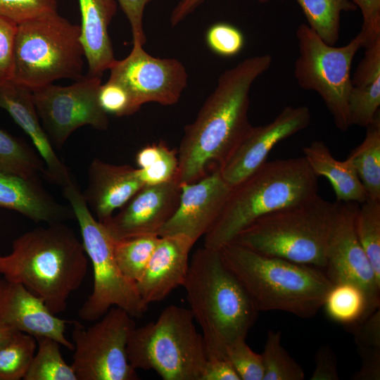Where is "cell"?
<instances>
[{
    "mask_svg": "<svg viewBox=\"0 0 380 380\" xmlns=\"http://www.w3.org/2000/svg\"><path fill=\"white\" fill-rule=\"evenodd\" d=\"M152 0H115L126 15L131 27L132 44H145L143 15L146 5Z\"/></svg>",
    "mask_w": 380,
    "mask_h": 380,
    "instance_id": "7bdbcfd3",
    "label": "cell"
},
{
    "mask_svg": "<svg viewBox=\"0 0 380 380\" xmlns=\"http://www.w3.org/2000/svg\"><path fill=\"white\" fill-rule=\"evenodd\" d=\"M145 184L137 168L114 165L95 158L88 169V184L83 197L103 222L123 207Z\"/></svg>",
    "mask_w": 380,
    "mask_h": 380,
    "instance_id": "44dd1931",
    "label": "cell"
},
{
    "mask_svg": "<svg viewBox=\"0 0 380 380\" xmlns=\"http://www.w3.org/2000/svg\"><path fill=\"white\" fill-rule=\"evenodd\" d=\"M361 357L360 367L375 370L380 367V310L376 309L351 326Z\"/></svg>",
    "mask_w": 380,
    "mask_h": 380,
    "instance_id": "d590c367",
    "label": "cell"
},
{
    "mask_svg": "<svg viewBox=\"0 0 380 380\" xmlns=\"http://www.w3.org/2000/svg\"><path fill=\"white\" fill-rule=\"evenodd\" d=\"M77 219L87 256L93 268L91 293L79 310L88 322L100 319L111 307L120 308L134 318L141 317L148 306L141 299L136 282L121 271L114 253V239L104 225L94 218L75 180L63 187Z\"/></svg>",
    "mask_w": 380,
    "mask_h": 380,
    "instance_id": "9c48e42d",
    "label": "cell"
},
{
    "mask_svg": "<svg viewBox=\"0 0 380 380\" xmlns=\"http://www.w3.org/2000/svg\"><path fill=\"white\" fill-rule=\"evenodd\" d=\"M317 178L303 156L266 161L232 186L203 246L218 250L256 219L313 198Z\"/></svg>",
    "mask_w": 380,
    "mask_h": 380,
    "instance_id": "5b68a950",
    "label": "cell"
},
{
    "mask_svg": "<svg viewBox=\"0 0 380 380\" xmlns=\"http://www.w3.org/2000/svg\"><path fill=\"white\" fill-rule=\"evenodd\" d=\"M44 161L25 142L0 129V172L37 179Z\"/></svg>",
    "mask_w": 380,
    "mask_h": 380,
    "instance_id": "f1b7e54d",
    "label": "cell"
},
{
    "mask_svg": "<svg viewBox=\"0 0 380 380\" xmlns=\"http://www.w3.org/2000/svg\"><path fill=\"white\" fill-rule=\"evenodd\" d=\"M323 306L334 321L353 326L372 312L364 291L350 283H336L326 295Z\"/></svg>",
    "mask_w": 380,
    "mask_h": 380,
    "instance_id": "83f0119b",
    "label": "cell"
},
{
    "mask_svg": "<svg viewBox=\"0 0 380 380\" xmlns=\"http://www.w3.org/2000/svg\"><path fill=\"white\" fill-rule=\"evenodd\" d=\"M108 70V80L127 90L138 110L149 102L175 105L187 85V71L180 61L154 57L139 44H133L129 55L115 60Z\"/></svg>",
    "mask_w": 380,
    "mask_h": 380,
    "instance_id": "4fadbf2b",
    "label": "cell"
},
{
    "mask_svg": "<svg viewBox=\"0 0 380 380\" xmlns=\"http://www.w3.org/2000/svg\"><path fill=\"white\" fill-rule=\"evenodd\" d=\"M226 357L240 380H262L264 375L261 354L254 352L246 339L239 340L226 348Z\"/></svg>",
    "mask_w": 380,
    "mask_h": 380,
    "instance_id": "8d00e7d4",
    "label": "cell"
},
{
    "mask_svg": "<svg viewBox=\"0 0 380 380\" xmlns=\"http://www.w3.org/2000/svg\"><path fill=\"white\" fill-rule=\"evenodd\" d=\"M182 287L201 329L208 359L225 357L226 348L246 339L257 319L259 311L251 297L219 250L205 246L193 254Z\"/></svg>",
    "mask_w": 380,
    "mask_h": 380,
    "instance_id": "3957f363",
    "label": "cell"
},
{
    "mask_svg": "<svg viewBox=\"0 0 380 380\" xmlns=\"http://www.w3.org/2000/svg\"><path fill=\"white\" fill-rule=\"evenodd\" d=\"M315 369L311 380H338V361L329 345L322 346L315 356Z\"/></svg>",
    "mask_w": 380,
    "mask_h": 380,
    "instance_id": "ee69618b",
    "label": "cell"
},
{
    "mask_svg": "<svg viewBox=\"0 0 380 380\" xmlns=\"http://www.w3.org/2000/svg\"><path fill=\"white\" fill-rule=\"evenodd\" d=\"M82 16L80 42L88 75L101 77L114 58L108 25L116 13L115 0H79Z\"/></svg>",
    "mask_w": 380,
    "mask_h": 380,
    "instance_id": "603a6c76",
    "label": "cell"
},
{
    "mask_svg": "<svg viewBox=\"0 0 380 380\" xmlns=\"http://www.w3.org/2000/svg\"><path fill=\"white\" fill-rule=\"evenodd\" d=\"M232 187L219 169L195 182L181 184L179 205L158 236L182 234L196 242L215 222Z\"/></svg>",
    "mask_w": 380,
    "mask_h": 380,
    "instance_id": "e0dca14e",
    "label": "cell"
},
{
    "mask_svg": "<svg viewBox=\"0 0 380 380\" xmlns=\"http://www.w3.org/2000/svg\"><path fill=\"white\" fill-rule=\"evenodd\" d=\"M181 184L177 175L154 185L144 186L115 215L101 222L114 240L156 235L174 215Z\"/></svg>",
    "mask_w": 380,
    "mask_h": 380,
    "instance_id": "2e32d148",
    "label": "cell"
},
{
    "mask_svg": "<svg viewBox=\"0 0 380 380\" xmlns=\"http://www.w3.org/2000/svg\"><path fill=\"white\" fill-rule=\"evenodd\" d=\"M338 205L317 194L256 219L232 241L264 255L324 269Z\"/></svg>",
    "mask_w": 380,
    "mask_h": 380,
    "instance_id": "8992f818",
    "label": "cell"
},
{
    "mask_svg": "<svg viewBox=\"0 0 380 380\" xmlns=\"http://www.w3.org/2000/svg\"><path fill=\"white\" fill-rule=\"evenodd\" d=\"M347 160L354 167L368 199L380 201V114L366 127V134Z\"/></svg>",
    "mask_w": 380,
    "mask_h": 380,
    "instance_id": "484cf974",
    "label": "cell"
},
{
    "mask_svg": "<svg viewBox=\"0 0 380 380\" xmlns=\"http://www.w3.org/2000/svg\"><path fill=\"white\" fill-rule=\"evenodd\" d=\"M87 267L82 242L62 222L23 234L13 241L10 253L0 255L3 278L23 284L54 315L66 310Z\"/></svg>",
    "mask_w": 380,
    "mask_h": 380,
    "instance_id": "7a4b0ae2",
    "label": "cell"
},
{
    "mask_svg": "<svg viewBox=\"0 0 380 380\" xmlns=\"http://www.w3.org/2000/svg\"><path fill=\"white\" fill-rule=\"evenodd\" d=\"M205 0H179L173 8L170 18L172 27H175L183 21L193 13ZM260 3H266L272 0H258Z\"/></svg>",
    "mask_w": 380,
    "mask_h": 380,
    "instance_id": "bcb514c9",
    "label": "cell"
},
{
    "mask_svg": "<svg viewBox=\"0 0 380 380\" xmlns=\"http://www.w3.org/2000/svg\"><path fill=\"white\" fill-rule=\"evenodd\" d=\"M244 36L236 27L226 23L212 25L205 34L208 47L223 57L237 55L244 45Z\"/></svg>",
    "mask_w": 380,
    "mask_h": 380,
    "instance_id": "74e56055",
    "label": "cell"
},
{
    "mask_svg": "<svg viewBox=\"0 0 380 380\" xmlns=\"http://www.w3.org/2000/svg\"><path fill=\"white\" fill-rule=\"evenodd\" d=\"M99 100L101 108L108 115L122 117L139 110L127 90L119 83L110 80L101 85Z\"/></svg>",
    "mask_w": 380,
    "mask_h": 380,
    "instance_id": "ab89813d",
    "label": "cell"
},
{
    "mask_svg": "<svg viewBox=\"0 0 380 380\" xmlns=\"http://www.w3.org/2000/svg\"><path fill=\"white\" fill-rule=\"evenodd\" d=\"M308 107L286 106L270 122L252 126L241 143L219 169L224 179L234 186L267 161L272 148L281 141L309 126Z\"/></svg>",
    "mask_w": 380,
    "mask_h": 380,
    "instance_id": "9a60e30c",
    "label": "cell"
},
{
    "mask_svg": "<svg viewBox=\"0 0 380 380\" xmlns=\"http://www.w3.org/2000/svg\"><path fill=\"white\" fill-rule=\"evenodd\" d=\"M218 250L259 312L279 310L312 317L323 307L333 285L316 267L264 255L232 241Z\"/></svg>",
    "mask_w": 380,
    "mask_h": 380,
    "instance_id": "277c9868",
    "label": "cell"
},
{
    "mask_svg": "<svg viewBox=\"0 0 380 380\" xmlns=\"http://www.w3.org/2000/svg\"><path fill=\"white\" fill-rule=\"evenodd\" d=\"M158 239L159 236L148 235L114 240L115 259L128 279L135 282L139 279Z\"/></svg>",
    "mask_w": 380,
    "mask_h": 380,
    "instance_id": "836d02e7",
    "label": "cell"
},
{
    "mask_svg": "<svg viewBox=\"0 0 380 380\" xmlns=\"http://www.w3.org/2000/svg\"><path fill=\"white\" fill-rule=\"evenodd\" d=\"M0 108L7 111L31 139L44 161L45 175L49 179L62 188L74 180L40 123L30 89L12 81L0 84Z\"/></svg>",
    "mask_w": 380,
    "mask_h": 380,
    "instance_id": "ffe728a7",
    "label": "cell"
},
{
    "mask_svg": "<svg viewBox=\"0 0 380 380\" xmlns=\"http://www.w3.org/2000/svg\"><path fill=\"white\" fill-rule=\"evenodd\" d=\"M34 353L24 380H77L71 365L63 358L61 344L49 337H37Z\"/></svg>",
    "mask_w": 380,
    "mask_h": 380,
    "instance_id": "f546056e",
    "label": "cell"
},
{
    "mask_svg": "<svg viewBox=\"0 0 380 380\" xmlns=\"http://www.w3.org/2000/svg\"><path fill=\"white\" fill-rule=\"evenodd\" d=\"M196 243L182 234L159 236L158 241L139 279V295L148 305L164 300L182 286L189 267V253Z\"/></svg>",
    "mask_w": 380,
    "mask_h": 380,
    "instance_id": "d6986e66",
    "label": "cell"
},
{
    "mask_svg": "<svg viewBox=\"0 0 380 380\" xmlns=\"http://www.w3.org/2000/svg\"><path fill=\"white\" fill-rule=\"evenodd\" d=\"M355 228L357 239L380 280V201L367 199L358 206Z\"/></svg>",
    "mask_w": 380,
    "mask_h": 380,
    "instance_id": "e575fe53",
    "label": "cell"
},
{
    "mask_svg": "<svg viewBox=\"0 0 380 380\" xmlns=\"http://www.w3.org/2000/svg\"><path fill=\"white\" fill-rule=\"evenodd\" d=\"M299 54L294 76L303 89L315 91L323 100L336 127L346 131L351 126L348 99L351 88V67L356 53L363 47L359 32L347 44L336 47L322 41L306 24L296 30Z\"/></svg>",
    "mask_w": 380,
    "mask_h": 380,
    "instance_id": "30bf717a",
    "label": "cell"
},
{
    "mask_svg": "<svg viewBox=\"0 0 380 380\" xmlns=\"http://www.w3.org/2000/svg\"><path fill=\"white\" fill-rule=\"evenodd\" d=\"M380 38L365 47L364 56L351 77L348 99L350 125L366 127L379 114Z\"/></svg>",
    "mask_w": 380,
    "mask_h": 380,
    "instance_id": "cb8c5ba5",
    "label": "cell"
},
{
    "mask_svg": "<svg viewBox=\"0 0 380 380\" xmlns=\"http://www.w3.org/2000/svg\"><path fill=\"white\" fill-rule=\"evenodd\" d=\"M362 15V26L360 32L366 47L380 38V0H351Z\"/></svg>",
    "mask_w": 380,
    "mask_h": 380,
    "instance_id": "b9f144b4",
    "label": "cell"
},
{
    "mask_svg": "<svg viewBox=\"0 0 380 380\" xmlns=\"http://www.w3.org/2000/svg\"><path fill=\"white\" fill-rule=\"evenodd\" d=\"M272 62L268 53L249 57L220 75L196 119L184 127L177 152L180 184L195 182L228 160L252 127V85Z\"/></svg>",
    "mask_w": 380,
    "mask_h": 380,
    "instance_id": "6da1fadb",
    "label": "cell"
},
{
    "mask_svg": "<svg viewBox=\"0 0 380 380\" xmlns=\"http://www.w3.org/2000/svg\"><path fill=\"white\" fill-rule=\"evenodd\" d=\"M138 175L145 185L167 182L177 175V153L163 142L146 145L136 155Z\"/></svg>",
    "mask_w": 380,
    "mask_h": 380,
    "instance_id": "4dcf8cb0",
    "label": "cell"
},
{
    "mask_svg": "<svg viewBox=\"0 0 380 380\" xmlns=\"http://www.w3.org/2000/svg\"><path fill=\"white\" fill-rule=\"evenodd\" d=\"M56 0H0V15L18 25L56 11Z\"/></svg>",
    "mask_w": 380,
    "mask_h": 380,
    "instance_id": "f35d334b",
    "label": "cell"
},
{
    "mask_svg": "<svg viewBox=\"0 0 380 380\" xmlns=\"http://www.w3.org/2000/svg\"><path fill=\"white\" fill-rule=\"evenodd\" d=\"M358 206L355 202H339L328 240L324 269L333 284L346 282L360 287L372 312L380 305V280L356 234L355 217Z\"/></svg>",
    "mask_w": 380,
    "mask_h": 380,
    "instance_id": "5bb4252c",
    "label": "cell"
},
{
    "mask_svg": "<svg viewBox=\"0 0 380 380\" xmlns=\"http://www.w3.org/2000/svg\"><path fill=\"white\" fill-rule=\"evenodd\" d=\"M80 26L57 11L18 25L11 81L31 91L56 80L82 77Z\"/></svg>",
    "mask_w": 380,
    "mask_h": 380,
    "instance_id": "ba28073f",
    "label": "cell"
},
{
    "mask_svg": "<svg viewBox=\"0 0 380 380\" xmlns=\"http://www.w3.org/2000/svg\"><path fill=\"white\" fill-rule=\"evenodd\" d=\"M101 85L100 77L87 75L69 86L50 84L32 91L39 118L53 146L61 148L80 127L108 128V114L99 100Z\"/></svg>",
    "mask_w": 380,
    "mask_h": 380,
    "instance_id": "7c38bea8",
    "label": "cell"
},
{
    "mask_svg": "<svg viewBox=\"0 0 380 380\" xmlns=\"http://www.w3.org/2000/svg\"><path fill=\"white\" fill-rule=\"evenodd\" d=\"M68 322L53 314L41 298L23 284L0 279L1 324L34 338H51L73 350V343L65 336Z\"/></svg>",
    "mask_w": 380,
    "mask_h": 380,
    "instance_id": "ac0fdd59",
    "label": "cell"
},
{
    "mask_svg": "<svg viewBox=\"0 0 380 380\" xmlns=\"http://www.w3.org/2000/svg\"><path fill=\"white\" fill-rule=\"evenodd\" d=\"M264 375L262 380H303L305 372L281 344V332H267L261 354Z\"/></svg>",
    "mask_w": 380,
    "mask_h": 380,
    "instance_id": "d6a6232c",
    "label": "cell"
},
{
    "mask_svg": "<svg viewBox=\"0 0 380 380\" xmlns=\"http://www.w3.org/2000/svg\"><path fill=\"white\" fill-rule=\"evenodd\" d=\"M201 380H240L227 357L208 359Z\"/></svg>",
    "mask_w": 380,
    "mask_h": 380,
    "instance_id": "f6af8a7d",
    "label": "cell"
},
{
    "mask_svg": "<svg viewBox=\"0 0 380 380\" xmlns=\"http://www.w3.org/2000/svg\"><path fill=\"white\" fill-rule=\"evenodd\" d=\"M36 338L15 331L0 346V380L23 379L37 349Z\"/></svg>",
    "mask_w": 380,
    "mask_h": 380,
    "instance_id": "1f68e13d",
    "label": "cell"
},
{
    "mask_svg": "<svg viewBox=\"0 0 380 380\" xmlns=\"http://www.w3.org/2000/svg\"><path fill=\"white\" fill-rule=\"evenodd\" d=\"M17 331L12 328L0 323V346L9 338L14 332Z\"/></svg>",
    "mask_w": 380,
    "mask_h": 380,
    "instance_id": "7dc6e473",
    "label": "cell"
},
{
    "mask_svg": "<svg viewBox=\"0 0 380 380\" xmlns=\"http://www.w3.org/2000/svg\"><path fill=\"white\" fill-rule=\"evenodd\" d=\"M18 24L0 15V84L11 81Z\"/></svg>",
    "mask_w": 380,
    "mask_h": 380,
    "instance_id": "60d3db41",
    "label": "cell"
},
{
    "mask_svg": "<svg viewBox=\"0 0 380 380\" xmlns=\"http://www.w3.org/2000/svg\"><path fill=\"white\" fill-rule=\"evenodd\" d=\"M0 207L15 210L36 222L49 224L75 217L72 208L57 203L38 179L0 172Z\"/></svg>",
    "mask_w": 380,
    "mask_h": 380,
    "instance_id": "7402d4cb",
    "label": "cell"
},
{
    "mask_svg": "<svg viewBox=\"0 0 380 380\" xmlns=\"http://www.w3.org/2000/svg\"><path fill=\"white\" fill-rule=\"evenodd\" d=\"M308 27L326 44L334 46L339 39L341 13L356 10L351 0H296Z\"/></svg>",
    "mask_w": 380,
    "mask_h": 380,
    "instance_id": "4316f807",
    "label": "cell"
},
{
    "mask_svg": "<svg viewBox=\"0 0 380 380\" xmlns=\"http://www.w3.org/2000/svg\"><path fill=\"white\" fill-rule=\"evenodd\" d=\"M303 157L313 173L326 177L338 202L362 203L368 199L365 189L350 161L336 160L324 142L316 140L303 148Z\"/></svg>",
    "mask_w": 380,
    "mask_h": 380,
    "instance_id": "d4e9b609",
    "label": "cell"
},
{
    "mask_svg": "<svg viewBox=\"0 0 380 380\" xmlns=\"http://www.w3.org/2000/svg\"><path fill=\"white\" fill-rule=\"evenodd\" d=\"M92 326L75 322L71 365L77 380H137V370L127 355L129 338L136 327L134 317L111 307Z\"/></svg>",
    "mask_w": 380,
    "mask_h": 380,
    "instance_id": "8fae6325",
    "label": "cell"
},
{
    "mask_svg": "<svg viewBox=\"0 0 380 380\" xmlns=\"http://www.w3.org/2000/svg\"><path fill=\"white\" fill-rule=\"evenodd\" d=\"M194 321L189 309L170 305L156 321L136 327L127 345L132 367L164 380H201L208 357Z\"/></svg>",
    "mask_w": 380,
    "mask_h": 380,
    "instance_id": "52a82bcc",
    "label": "cell"
}]
</instances>
